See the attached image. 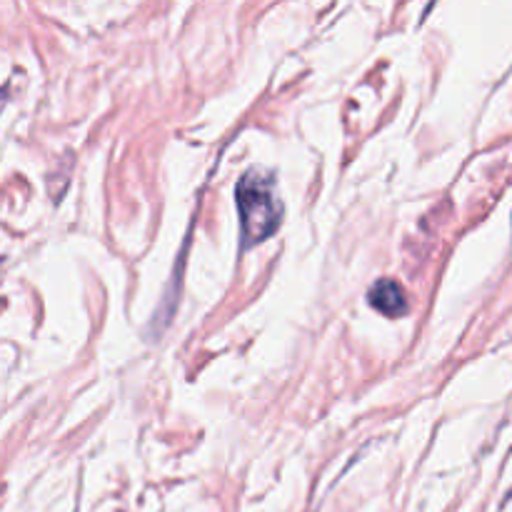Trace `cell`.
Wrapping results in <instances>:
<instances>
[{"mask_svg": "<svg viewBox=\"0 0 512 512\" xmlns=\"http://www.w3.org/2000/svg\"><path fill=\"white\" fill-rule=\"evenodd\" d=\"M238 213L243 223L245 245L263 243L268 235H273L280 225L278 193H275V180L263 170H250L238 183Z\"/></svg>", "mask_w": 512, "mask_h": 512, "instance_id": "obj_1", "label": "cell"}, {"mask_svg": "<svg viewBox=\"0 0 512 512\" xmlns=\"http://www.w3.org/2000/svg\"><path fill=\"white\" fill-rule=\"evenodd\" d=\"M368 298L375 310H380L383 315H390V318H400V315L408 313V295H405L403 285L395 283V280L390 278L375 283V288L370 290Z\"/></svg>", "mask_w": 512, "mask_h": 512, "instance_id": "obj_2", "label": "cell"}]
</instances>
